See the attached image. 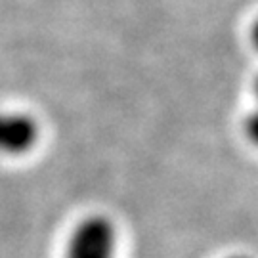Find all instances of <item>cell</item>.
Here are the masks:
<instances>
[{"label": "cell", "instance_id": "obj_1", "mask_svg": "<svg viewBox=\"0 0 258 258\" xmlns=\"http://www.w3.org/2000/svg\"><path fill=\"white\" fill-rule=\"evenodd\" d=\"M117 228L105 214H88L69 233L63 258H115Z\"/></svg>", "mask_w": 258, "mask_h": 258}, {"label": "cell", "instance_id": "obj_2", "mask_svg": "<svg viewBox=\"0 0 258 258\" xmlns=\"http://www.w3.org/2000/svg\"><path fill=\"white\" fill-rule=\"evenodd\" d=\"M40 126L27 113L0 111V155L21 157L38 144Z\"/></svg>", "mask_w": 258, "mask_h": 258}, {"label": "cell", "instance_id": "obj_3", "mask_svg": "<svg viewBox=\"0 0 258 258\" xmlns=\"http://www.w3.org/2000/svg\"><path fill=\"white\" fill-rule=\"evenodd\" d=\"M231 258H247V256H241V254H237V256H231Z\"/></svg>", "mask_w": 258, "mask_h": 258}]
</instances>
